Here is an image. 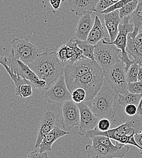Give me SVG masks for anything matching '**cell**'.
Listing matches in <instances>:
<instances>
[{"label": "cell", "instance_id": "cell-42", "mask_svg": "<svg viewBox=\"0 0 142 158\" xmlns=\"http://www.w3.org/2000/svg\"></svg>", "mask_w": 142, "mask_h": 158}, {"label": "cell", "instance_id": "cell-16", "mask_svg": "<svg viewBox=\"0 0 142 158\" xmlns=\"http://www.w3.org/2000/svg\"><path fill=\"white\" fill-rule=\"evenodd\" d=\"M105 27L106 28L110 41H113L119 33V26L122 21L120 17L119 10L102 14Z\"/></svg>", "mask_w": 142, "mask_h": 158}, {"label": "cell", "instance_id": "cell-13", "mask_svg": "<svg viewBox=\"0 0 142 158\" xmlns=\"http://www.w3.org/2000/svg\"><path fill=\"white\" fill-rule=\"evenodd\" d=\"M80 113V120L79 124V135L82 136L87 131L94 130L100 118L97 116L91 110L88 105L85 102L77 104Z\"/></svg>", "mask_w": 142, "mask_h": 158}, {"label": "cell", "instance_id": "cell-18", "mask_svg": "<svg viewBox=\"0 0 142 158\" xmlns=\"http://www.w3.org/2000/svg\"><path fill=\"white\" fill-rule=\"evenodd\" d=\"M126 51L135 63L142 65V28L134 39L128 36Z\"/></svg>", "mask_w": 142, "mask_h": 158}, {"label": "cell", "instance_id": "cell-21", "mask_svg": "<svg viewBox=\"0 0 142 158\" xmlns=\"http://www.w3.org/2000/svg\"><path fill=\"white\" fill-rule=\"evenodd\" d=\"M0 64H1L4 69H6V72L9 75L10 77L14 81L15 85V89L18 88L21 85L26 83H31L28 80L25 79L24 77L21 76L17 72L13 63L12 61V59H8L7 57L1 56H0Z\"/></svg>", "mask_w": 142, "mask_h": 158}, {"label": "cell", "instance_id": "cell-8", "mask_svg": "<svg viewBox=\"0 0 142 158\" xmlns=\"http://www.w3.org/2000/svg\"><path fill=\"white\" fill-rule=\"evenodd\" d=\"M11 53L14 59L29 64L40 54L39 48L27 39H14L11 41Z\"/></svg>", "mask_w": 142, "mask_h": 158}, {"label": "cell", "instance_id": "cell-38", "mask_svg": "<svg viewBox=\"0 0 142 158\" xmlns=\"http://www.w3.org/2000/svg\"><path fill=\"white\" fill-rule=\"evenodd\" d=\"M65 0H49L50 4L54 9V13L57 10H58L60 8L61 3L63 2Z\"/></svg>", "mask_w": 142, "mask_h": 158}, {"label": "cell", "instance_id": "cell-17", "mask_svg": "<svg viewBox=\"0 0 142 158\" xmlns=\"http://www.w3.org/2000/svg\"><path fill=\"white\" fill-rule=\"evenodd\" d=\"M71 10L77 16L95 13L99 0H67Z\"/></svg>", "mask_w": 142, "mask_h": 158}, {"label": "cell", "instance_id": "cell-4", "mask_svg": "<svg viewBox=\"0 0 142 158\" xmlns=\"http://www.w3.org/2000/svg\"><path fill=\"white\" fill-rule=\"evenodd\" d=\"M134 26L131 21L130 15L126 16L122 19V21L119 26V33L113 41H110L109 38L102 39L103 43L114 44L120 50L119 58L125 64V69L127 73L129 67L132 64L135 63L133 60L129 58V56L126 51L128 43V36L129 34L134 31Z\"/></svg>", "mask_w": 142, "mask_h": 158}, {"label": "cell", "instance_id": "cell-34", "mask_svg": "<svg viewBox=\"0 0 142 158\" xmlns=\"http://www.w3.org/2000/svg\"><path fill=\"white\" fill-rule=\"evenodd\" d=\"M111 122L108 118H100L97 123L96 128L100 131H106L111 128Z\"/></svg>", "mask_w": 142, "mask_h": 158}, {"label": "cell", "instance_id": "cell-29", "mask_svg": "<svg viewBox=\"0 0 142 158\" xmlns=\"http://www.w3.org/2000/svg\"><path fill=\"white\" fill-rule=\"evenodd\" d=\"M139 64L137 63H134L131 65L126 73L127 80L128 83L136 82L138 81V74L139 69Z\"/></svg>", "mask_w": 142, "mask_h": 158}, {"label": "cell", "instance_id": "cell-9", "mask_svg": "<svg viewBox=\"0 0 142 158\" xmlns=\"http://www.w3.org/2000/svg\"><path fill=\"white\" fill-rule=\"evenodd\" d=\"M97 63L95 60L84 57L72 63L67 64L64 69V76L68 89L70 90L73 84L91 71Z\"/></svg>", "mask_w": 142, "mask_h": 158}, {"label": "cell", "instance_id": "cell-5", "mask_svg": "<svg viewBox=\"0 0 142 158\" xmlns=\"http://www.w3.org/2000/svg\"><path fill=\"white\" fill-rule=\"evenodd\" d=\"M85 150L89 158H123L129 151V147L119 142L115 147H109L92 142L85 146Z\"/></svg>", "mask_w": 142, "mask_h": 158}, {"label": "cell", "instance_id": "cell-25", "mask_svg": "<svg viewBox=\"0 0 142 158\" xmlns=\"http://www.w3.org/2000/svg\"><path fill=\"white\" fill-rule=\"evenodd\" d=\"M142 97V94H135L128 91L124 94H118V102L123 106L129 104H134L137 106Z\"/></svg>", "mask_w": 142, "mask_h": 158}, {"label": "cell", "instance_id": "cell-2", "mask_svg": "<svg viewBox=\"0 0 142 158\" xmlns=\"http://www.w3.org/2000/svg\"><path fill=\"white\" fill-rule=\"evenodd\" d=\"M117 99L118 94L104 81L101 89L94 98L85 102L99 118L113 119L116 116L113 105Z\"/></svg>", "mask_w": 142, "mask_h": 158}, {"label": "cell", "instance_id": "cell-19", "mask_svg": "<svg viewBox=\"0 0 142 158\" xmlns=\"http://www.w3.org/2000/svg\"><path fill=\"white\" fill-rule=\"evenodd\" d=\"M91 14H86L80 17L74 34V37L77 39L87 40L88 35L94 23V20H92Z\"/></svg>", "mask_w": 142, "mask_h": 158}, {"label": "cell", "instance_id": "cell-28", "mask_svg": "<svg viewBox=\"0 0 142 158\" xmlns=\"http://www.w3.org/2000/svg\"><path fill=\"white\" fill-rule=\"evenodd\" d=\"M139 0H133L128 4H126L124 6L119 9L120 17L123 19L124 17L131 15L136 10Z\"/></svg>", "mask_w": 142, "mask_h": 158}, {"label": "cell", "instance_id": "cell-35", "mask_svg": "<svg viewBox=\"0 0 142 158\" xmlns=\"http://www.w3.org/2000/svg\"><path fill=\"white\" fill-rule=\"evenodd\" d=\"M57 55L58 58L61 61V62L64 63L68 61L67 60V49L66 44L61 45L57 50Z\"/></svg>", "mask_w": 142, "mask_h": 158}, {"label": "cell", "instance_id": "cell-30", "mask_svg": "<svg viewBox=\"0 0 142 158\" xmlns=\"http://www.w3.org/2000/svg\"><path fill=\"white\" fill-rule=\"evenodd\" d=\"M71 99L77 104L85 102L86 98V92L82 88H77L72 93Z\"/></svg>", "mask_w": 142, "mask_h": 158}, {"label": "cell", "instance_id": "cell-39", "mask_svg": "<svg viewBox=\"0 0 142 158\" xmlns=\"http://www.w3.org/2000/svg\"><path fill=\"white\" fill-rule=\"evenodd\" d=\"M136 116L138 117V118L142 121V97L139 102V105H137V112Z\"/></svg>", "mask_w": 142, "mask_h": 158}, {"label": "cell", "instance_id": "cell-14", "mask_svg": "<svg viewBox=\"0 0 142 158\" xmlns=\"http://www.w3.org/2000/svg\"><path fill=\"white\" fill-rule=\"evenodd\" d=\"M12 61L18 74L30 81L34 88L39 90H46L47 89L46 81L40 79L28 64L19 60L15 59L14 57L12 59Z\"/></svg>", "mask_w": 142, "mask_h": 158}, {"label": "cell", "instance_id": "cell-20", "mask_svg": "<svg viewBox=\"0 0 142 158\" xmlns=\"http://www.w3.org/2000/svg\"><path fill=\"white\" fill-rule=\"evenodd\" d=\"M69 134V131L55 127L43 139L37 149H39L41 152H51L52 150V146L54 142L59 139L68 135Z\"/></svg>", "mask_w": 142, "mask_h": 158}, {"label": "cell", "instance_id": "cell-3", "mask_svg": "<svg viewBox=\"0 0 142 158\" xmlns=\"http://www.w3.org/2000/svg\"><path fill=\"white\" fill-rule=\"evenodd\" d=\"M104 81V72L100 66L97 63L91 71L73 84L69 91L72 93L77 88H82L86 92L85 102L90 101L94 99L100 91Z\"/></svg>", "mask_w": 142, "mask_h": 158}, {"label": "cell", "instance_id": "cell-6", "mask_svg": "<svg viewBox=\"0 0 142 158\" xmlns=\"http://www.w3.org/2000/svg\"><path fill=\"white\" fill-rule=\"evenodd\" d=\"M104 81L117 94H124L128 92L126 71L125 64L120 59L115 64L104 72Z\"/></svg>", "mask_w": 142, "mask_h": 158}, {"label": "cell", "instance_id": "cell-41", "mask_svg": "<svg viewBox=\"0 0 142 158\" xmlns=\"http://www.w3.org/2000/svg\"><path fill=\"white\" fill-rule=\"evenodd\" d=\"M139 74H138V81H142V65H139Z\"/></svg>", "mask_w": 142, "mask_h": 158}, {"label": "cell", "instance_id": "cell-22", "mask_svg": "<svg viewBox=\"0 0 142 158\" xmlns=\"http://www.w3.org/2000/svg\"><path fill=\"white\" fill-rule=\"evenodd\" d=\"M105 38L109 37H107L105 29L100 20V17L99 15H95L93 27L88 35L86 41L89 43L95 46L100 41Z\"/></svg>", "mask_w": 142, "mask_h": 158}, {"label": "cell", "instance_id": "cell-23", "mask_svg": "<svg viewBox=\"0 0 142 158\" xmlns=\"http://www.w3.org/2000/svg\"><path fill=\"white\" fill-rule=\"evenodd\" d=\"M76 40V38L74 36L67 41L66 44L69 63H72L84 57L81 49L77 44Z\"/></svg>", "mask_w": 142, "mask_h": 158}, {"label": "cell", "instance_id": "cell-15", "mask_svg": "<svg viewBox=\"0 0 142 158\" xmlns=\"http://www.w3.org/2000/svg\"><path fill=\"white\" fill-rule=\"evenodd\" d=\"M57 120V117L54 112L47 111L43 116L38 127L37 136L35 148L37 149L43 139L54 128Z\"/></svg>", "mask_w": 142, "mask_h": 158}, {"label": "cell", "instance_id": "cell-37", "mask_svg": "<svg viewBox=\"0 0 142 158\" xmlns=\"http://www.w3.org/2000/svg\"><path fill=\"white\" fill-rule=\"evenodd\" d=\"M27 158H47L48 155L47 152H41L38 149L37 150L33 151L30 152L28 155Z\"/></svg>", "mask_w": 142, "mask_h": 158}, {"label": "cell", "instance_id": "cell-26", "mask_svg": "<svg viewBox=\"0 0 142 158\" xmlns=\"http://www.w3.org/2000/svg\"><path fill=\"white\" fill-rule=\"evenodd\" d=\"M78 46L81 49L83 56L92 60L94 59V48L95 46L89 43L86 40H76Z\"/></svg>", "mask_w": 142, "mask_h": 158}, {"label": "cell", "instance_id": "cell-11", "mask_svg": "<svg viewBox=\"0 0 142 158\" xmlns=\"http://www.w3.org/2000/svg\"><path fill=\"white\" fill-rule=\"evenodd\" d=\"M132 119V118L128 120L125 123H122L120 126L112 129H109L106 131H100L96 128L93 130L87 131L84 136L91 139L95 136L102 135L107 136L111 139L114 140L119 142L123 136L126 135L129 136L135 135L136 133V122Z\"/></svg>", "mask_w": 142, "mask_h": 158}, {"label": "cell", "instance_id": "cell-1", "mask_svg": "<svg viewBox=\"0 0 142 158\" xmlns=\"http://www.w3.org/2000/svg\"><path fill=\"white\" fill-rule=\"evenodd\" d=\"M28 65L40 79L46 81L47 89L64 74L61 61L51 48L46 49Z\"/></svg>", "mask_w": 142, "mask_h": 158}, {"label": "cell", "instance_id": "cell-27", "mask_svg": "<svg viewBox=\"0 0 142 158\" xmlns=\"http://www.w3.org/2000/svg\"><path fill=\"white\" fill-rule=\"evenodd\" d=\"M34 86L31 83H26L15 89V94L21 98L26 99L32 96Z\"/></svg>", "mask_w": 142, "mask_h": 158}, {"label": "cell", "instance_id": "cell-10", "mask_svg": "<svg viewBox=\"0 0 142 158\" xmlns=\"http://www.w3.org/2000/svg\"><path fill=\"white\" fill-rule=\"evenodd\" d=\"M71 93L67 88L64 74L52 84L44 93V98L49 103L61 106L71 99Z\"/></svg>", "mask_w": 142, "mask_h": 158}, {"label": "cell", "instance_id": "cell-7", "mask_svg": "<svg viewBox=\"0 0 142 158\" xmlns=\"http://www.w3.org/2000/svg\"><path fill=\"white\" fill-rule=\"evenodd\" d=\"M120 53L114 44L103 43L101 40L95 45L94 59L104 72L120 60Z\"/></svg>", "mask_w": 142, "mask_h": 158}, {"label": "cell", "instance_id": "cell-24", "mask_svg": "<svg viewBox=\"0 0 142 158\" xmlns=\"http://www.w3.org/2000/svg\"><path fill=\"white\" fill-rule=\"evenodd\" d=\"M131 21L134 26V31L128 36L134 39L142 27V0H139L137 6L134 12L130 15Z\"/></svg>", "mask_w": 142, "mask_h": 158}, {"label": "cell", "instance_id": "cell-12", "mask_svg": "<svg viewBox=\"0 0 142 158\" xmlns=\"http://www.w3.org/2000/svg\"><path fill=\"white\" fill-rule=\"evenodd\" d=\"M62 106V126L63 130L69 132L74 127L79 126L80 110L72 99L66 101Z\"/></svg>", "mask_w": 142, "mask_h": 158}, {"label": "cell", "instance_id": "cell-32", "mask_svg": "<svg viewBox=\"0 0 142 158\" xmlns=\"http://www.w3.org/2000/svg\"><path fill=\"white\" fill-rule=\"evenodd\" d=\"M132 1H133V0H120L119 1L114 3V4H112V6H111L110 7H109L108 8H107L106 9L103 10L102 12V15L115 11L116 10H119L123 6H124L126 4H128V2H129Z\"/></svg>", "mask_w": 142, "mask_h": 158}, {"label": "cell", "instance_id": "cell-31", "mask_svg": "<svg viewBox=\"0 0 142 158\" xmlns=\"http://www.w3.org/2000/svg\"><path fill=\"white\" fill-rule=\"evenodd\" d=\"M112 4H114V3L111 0H99L95 9V14L100 17H102V12Z\"/></svg>", "mask_w": 142, "mask_h": 158}, {"label": "cell", "instance_id": "cell-40", "mask_svg": "<svg viewBox=\"0 0 142 158\" xmlns=\"http://www.w3.org/2000/svg\"><path fill=\"white\" fill-rule=\"evenodd\" d=\"M134 138L137 143L142 148V132H137L134 135Z\"/></svg>", "mask_w": 142, "mask_h": 158}, {"label": "cell", "instance_id": "cell-36", "mask_svg": "<svg viewBox=\"0 0 142 158\" xmlns=\"http://www.w3.org/2000/svg\"><path fill=\"white\" fill-rule=\"evenodd\" d=\"M124 112L128 116H136L137 112V106L134 104H129L124 106Z\"/></svg>", "mask_w": 142, "mask_h": 158}, {"label": "cell", "instance_id": "cell-33", "mask_svg": "<svg viewBox=\"0 0 142 158\" xmlns=\"http://www.w3.org/2000/svg\"><path fill=\"white\" fill-rule=\"evenodd\" d=\"M127 89L128 91L132 93L142 94V81H137L136 82L128 83Z\"/></svg>", "mask_w": 142, "mask_h": 158}]
</instances>
